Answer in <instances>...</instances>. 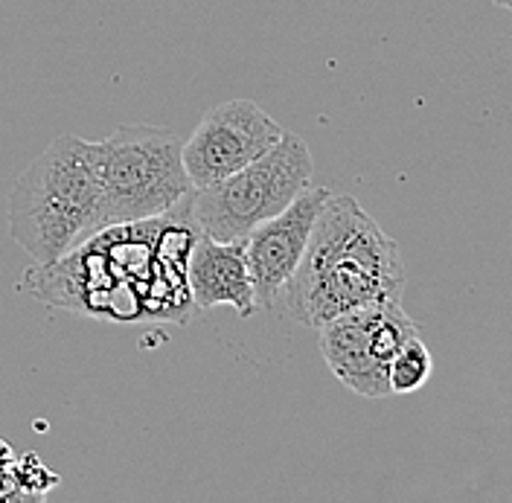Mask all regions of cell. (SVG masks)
<instances>
[{
	"mask_svg": "<svg viewBox=\"0 0 512 503\" xmlns=\"http://www.w3.org/2000/svg\"><path fill=\"white\" fill-rule=\"evenodd\" d=\"M312 178L315 160L309 143L300 134L286 131L271 152L245 169L210 187L192 189L187 213L198 233L219 242H236L245 239L256 224L283 213L300 192L315 184Z\"/></svg>",
	"mask_w": 512,
	"mask_h": 503,
	"instance_id": "obj_4",
	"label": "cell"
},
{
	"mask_svg": "<svg viewBox=\"0 0 512 503\" xmlns=\"http://www.w3.org/2000/svg\"><path fill=\"white\" fill-rule=\"evenodd\" d=\"M187 285L195 309L230 306L239 312V317H251L256 312L254 283L245 259V239L219 242L198 233L187 259Z\"/></svg>",
	"mask_w": 512,
	"mask_h": 503,
	"instance_id": "obj_8",
	"label": "cell"
},
{
	"mask_svg": "<svg viewBox=\"0 0 512 503\" xmlns=\"http://www.w3.org/2000/svg\"><path fill=\"white\" fill-rule=\"evenodd\" d=\"M329 195H332L329 189L312 184L306 192H300L283 213L256 224L245 236V259H248V274L254 283L256 309L280 317L288 283L306 253L315 219Z\"/></svg>",
	"mask_w": 512,
	"mask_h": 503,
	"instance_id": "obj_7",
	"label": "cell"
},
{
	"mask_svg": "<svg viewBox=\"0 0 512 503\" xmlns=\"http://www.w3.org/2000/svg\"><path fill=\"white\" fill-rule=\"evenodd\" d=\"M102 230L96 143L59 134L9 192V236L50 265Z\"/></svg>",
	"mask_w": 512,
	"mask_h": 503,
	"instance_id": "obj_2",
	"label": "cell"
},
{
	"mask_svg": "<svg viewBox=\"0 0 512 503\" xmlns=\"http://www.w3.org/2000/svg\"><path fill=\"white\" fill-rule=\"evenodd\" d=\"M21 498H24V489H21L18 460L12 448L0 440V501H21Z\"/></svg>",
	"mask_w": 512,
	"mask_h": 503,
	"instance_id": "obj_10",
	"label": "cell"
},
{
	"mask_svg": "<svg viewBox=\"0 0 512 503\" xmlns=\"http://www.w3.org/2000/svg\"><path fill=\"white\" fill-rule=\"evenodd\" d=\"M434 373V358L428 352V346L419 341V335L411 338L408 344L396 352V358L387 367V384L393 396H405L416 393L428 384V378Z\"/></svg>",
	"mask_w": 512,
	"mask_h": 503,
	"instance_id": "obj_9",
	"label": "cell"
},
{
	"mask_svg": "<svg viewBox=\"0 0 512 503\" xmlns=\"http://www.w3.org/2000/svg\"><path fill=\"white\" fill-rule=\"evenodd\" d=\"M495 6H501V9H507V12H512V0H492Z\"/></svg>",
	"mask_w": 512,
	"mask_h": 503,
	"instance_id": "obj_11",
	"label": "cell"
},
{
	"mask_svg": "<svg viewBox=\"0 0 512 503\" xmlns=\"http://www.w3.org/2000/svg\"><path fill=\"white\" fill-rule=\"evenodd\" d=\"M405 262L396 239L352 195H329L288 283L280 317L320 323L373 303H402Z\"/></svg>",
	"mask_w": 512,
	"mask_h": 503,
	"instance_id": "obj_1",
	"label": "cell"
},
{
	"mask_svg": "<svg viewBox=\"0 0 512 503\" xmlns=\"http://www.w3.org/2000/svg\"><path fill=\"white\" fill-rule=\"evenodd\" d=\"M318 344L332 376L364 399L393 396L387 367L396 352L419 335L402 303H373L320 323Z\"/></svg>",
	"mask_w": 512,
	"mask_h": 503,
	"instance_id": "obj_5",
	"label": "cell"
},
{
	"mask_svg": "<svg viewBox=\"0 0 512 503\" xmlns=\"http://www.w3.org/2000/svg\"><path fill=\"white\" fill-rule=\"evenodd\" d=\"M181 140L158 126H117L96 143L102 227L155 219L192 192Z\"/></svg>",
	"mask_w": 512,
	"mask_h": 503,
	"instance_id": "obj_3",
	"label": "cell"
},
{
	"mask_svg": "<svg viewBox=\"0 0 512 503\" xmlns=\"http://www.w3.org/2000/svg\"><path fill=\"white\" fill-rule=\"evenodd\" d=\"M286 128L251 99H230L216 105L181 146L192 189L210 187L245 169L283 140Z\"/></svg>",
	"mask_w": 512,
	"mask_h": 503,
	"instance_id": "obj_6",
	"label": "cell"
}]
</instances>
